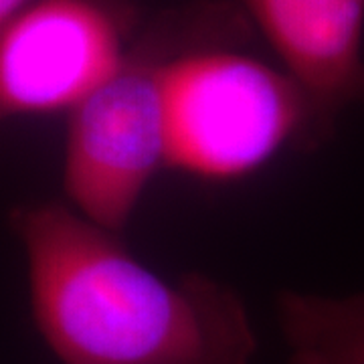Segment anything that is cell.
Masks as SVG:
<instances>
[{"mask_svg":"<svg viewBox=\"0 0 364 364\" xmlns=\"http://www.w3.org/2000/svg\"><path fill=\"white\" fill-rule=\"evenodd\" d=\"M41 338L61 364H253L257 334L233 287L144 265L71 205L11 213Z\"/></svg>","mask_w":364,"mask_h":364,"instance_id":"1","label":"cell"},{"mask_svg":"<svg viewBox=\"0 0 364 364\" xmlns=\"http://www.w3.org/2000/svg\"><path fill=\"white\" fill-rule=\"evenodd\" d=\"M130 53L128 18L112 0H33L2 23V117L75 109Z\"/></svg>","mask_w":364,"mask_h":364,"instance_id":"4","label":"cell"},{"mask_svg":"<svg viewBox=\"0 0 364 364\" xmlns=\"http://www.w3.org/2000/svg\"><path fill=\"white\" fill-rule=\"evenodd\" d=\"M184 49L144 45L69 112L63 188L91 223L122 233L168 168V69Z\"/></svg>","mask_w":364,"mask_h":364,"instance_id":"3","label":"cell"},{"mask_svg":"<svg viewBox=\"0 0 364 364\" xmlns=\"http://www.w3.org/2000/svg\"><path fill=\"white\" fill-rule=\"evenodd\" d=\"M275 316L286 364H364V294L282 289Z\"/></svg>","mask_w":364,"mask_h":364,"instance_id":"6","label":"cell"},{"mask_svg":"<svg viewBox=\"0 0 364 364\" xmlns=\"http://www.w3.org/2000/svg\"><path fill=\"white\" fill-rule=\"evenodd\" d=\"M312 107L310 150L364 104V0H239Z\"/></svg>","mask_w":364,"mask_h":364,"instance_id":"5","label":"cell"},{"mask_svg":"<svg viewBox=\"0 0 364 364\" xmlns=\"http://www.w3.org/2000/svg\"><path fill=\"white\" fill-rule=\"evenodd\" d=\"M312 107L284 69L217 47H191L168 69V166L237 181L286 146L310 150Z\"/></svg>","mask_w":364,"mask_h":364,"instance_id":"2","label":"cell"},{"mask_svg":"<svg viewBox=\"0 0 364 364\" xmlns=\"http://www.w3.org/2000/svg\"><path fill=\"white\" fill-rule=\"evenodd\" d=\"M28 2H33V0H0V25L6 23L18 11H23Z\"/></svg>","mask_w":364,"mask_h":364,"instance_id":"7","label":"cell"}]
</instances>
